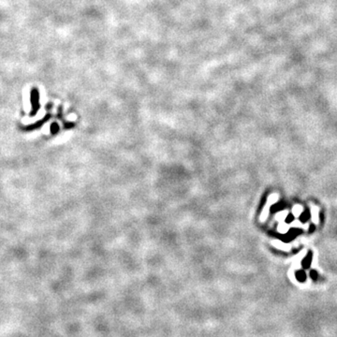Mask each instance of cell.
<instances>
[{
  "mask_svg": "<svg viewBox=\"0 0 337 337\" xmlns=\"http://www.w3.org/2000/svg\"><path fill=\"white\" fill-rule=\"evenodd\" d=\"M315 229V226L314 225H311V227H310V232H313V230Z\"/></svg>",
  "mask_w": 337,
  "mask_h": 337,
  "instance_id": "obj_10",
  "label": "cell"
},
{
  "mask_svg": "<svg viewBox=\"0 0 337 337\" xmlns=\"http://www.w3.org/2000/svg\"><path fill=\"white\" fill-rule=\"evenodd\" d=\"M311 260H312V253L311 252H309L308 253V255L306 256V257L304 258V260H303V267L304 269H307V268H309L310 267V265H311Z\"/></svg>",
  "mask_w": 337,
  "mask_h": 337,
  "instance_id": "obj_2",
  "label": "cell"
},
{
  "mask_svg": "<svg viewBox=\"0 0 337 337\" xmlns=\"http://www.w3.org/2000/svg\"><path fill=\"white\" fill-rule=\"evenodd\" d=\"M282 207H283V204H282V203L275 204L274 206H273L272 210H273V212H275V211H277V210H280V209H281Z\"/></svg>",
  "mask_w": 337,
  "mask_h": 337,
  "instance_id": "obj_8",
  "label": "cell"
},
{
  "mask_svg": "<svg viewBox=\"0 0 337 337\" xmlns=\"http://www.w3.org/2000/svg\"><path fill=\"white\" fill-rule=\"evenodd\" d=\"M309 216H310L309 212H307V211H306V212H304L303 215H301V221H303V222H305V221H307V220H308Z\"/></svg>",
  "mask_w": 337,
  "mask_h": 337,
  "instance_id": "obj_6",
  "label": "cell"
},
{
  "mask_svg": "<svg viewBox=\"0 0 337 337\" xmlns=\"http://www.w3.org/2000/svg\"><path fill=\"white\" fill-rule=\"evenodd\" d=\"M310 277L312 278L314 281H317L318 280V273L315 270H312L310 272Z\"/></svg>",
  "mask_w": 337,
  "mask_h": 337,
  "instance_id": "obj_7",
  "label": "cell"
},
{
  "mask_svg": "<svg viewBox=\"0 0 337 337\" xmlns=\"http://www.w3.org/2000/svg\"><path fill=\"white\" fill-rule=\"evenodd\" d=\"M50 118V115H47L46 116V117H44L43 119H41L40 122H37L36 124H34V125H32V126H27L28 129H36V127H39V126H40L44 122H46L47 121L48 119Z\"/></svg>",
  "mask_w": 337,
  "mask_h": 337,
  "instance_id": "obj_4",
  "label": "cell"
},
{
  "mask_svg": "<svg viewBox=\"0 0 337 337\" xmlns=\"http://www.w3.org/2000/svg\"><path fill=\"white\" fill-rule=\"evenodd\" d=\"M293 220V215H287V223H289V222H291Z\"/></svg>",
  "mask_w": 337,
  "mask_h": 337,
  "instance_id": "obj_9",
  "label": "cell"
},
{
  "mask_svg": "<svg viewBox=\"0 0 337 337\" xmlns=\"http://www.w3.org/2000/svg\"><path fill=\"white\" fill-rule=\"evenodd\" d=\"M296 278L299 282H304L306 280V273L304 271L300 270L296 273Z\"/></svg>",
  "mask_w": 337,
  "mask_h": 337,
  "instance_id": "obj_3",
  "label": "cell"
},
{
  "mask_svg": "<svg viewBox=\"0 0 337 337\" xmlns=\"http://www.w3.org/2000/svg\"><path fill=\"white\" fill-rule=\"evenodd\" d=\"M31 104H32V110H31V115H35L39 109H40V92L39 89L34 87L31 90Z\"/></svg>",
  "mask_w": 337,
  "mask_h": 337,
  "instance_id": "obj_1",
  "label": "cell"
},
{
  "mask_svg": "<svg viewBox=\"0 0 337 337\" xmlns=\"http://www.w3.org/2000/svg\"><path fill=\"white\" fill-rule=\"evenodd\" d=\"M58 131H59V126H58V124L57 123L52 124V126H51V133L52 134H55Z\"/></svg>",
  "mask_w": 337,
  "mask_h": 337,
  "instance_id": "obj_5",
  "label": "cell"
}]
</instances>
